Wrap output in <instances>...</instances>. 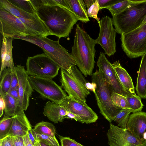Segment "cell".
<instances>
[{"instance_id":"obj_8","label":"cell","mask_w":146,"mask_h":146,"mask_svg":"<svg viewBox=\"0 0 146 146\" xmlns=\"http://www.w3.org/2000/svg\"><path fill=\"white\" fill-rule=\"evenodd\" d=\"M122 49L131 58H138L146 53V22L128 33L121 35Z\"/></svg>"},{"instance_id":"obj_29","label":"cell","mask_w":146,"mask_h":146,"mask_svg":"<svg viewBox=\"0 0 146 146\" xmlns=\"http://www.w3.org/2000/svg\"><path fill=\"white\" fill-rule=\"evenodd\" d=\"M10 3L24 11L33 14H36L35 9L30 0H9Z\"/></svg>"},{"instance_id":"obj_47","label":"cell","mask_w":146,"mask_h":146,"mask_svg":"<svg viewBox=\"0 0 146 146\" xmlns=\"http://www.w3.org/2000/svg\"><path fill=\"white\" fill-rule=\"evenodd\" d=\"M96 0H84V1L87 9L89 8L95 2Z\"/></svg>"},{"instance_id":"obj_14","label":"cell","mask_w":146,"mask_h":146,"mask_svg":"<svg viewBox=\"0 0 146 146\" xmlns=\"http://www.w3.org/2000/svg\"><path fill=\"white\" fill-rule=\"evenodd\" d=\"M107 135L108 144L110 146H136L141 144L129 130L111 123L110 124Z\"/></svg>"},{"instance_id":"obj_24","label":"cell","mask_w":146,"mask_h":146,"mask_svg":"<svg viewBox=\"0 0 146 146\" xmlns=\"http://www.w3.org/2000/svg\"><path fill=\"white\" fill-rule=\"evenodd\" d=\"M72 11L78 21L86 23L90 21L86 7L82 0H66Z\"/></svg>"},{"instance_id":"obj_30","label":"cell","mask_w":146,"mask_h":146,"mask_svg":"<svg viewBox=\"0 0 146 146\" xmlns=\"http://www.w3.org/2000/svg\"><path fill=\"white\" fill-rule=\"evenodd\" d=\"M13 117H3L1 120L0 140L7 137L12 124Z\"/></svg>"},{"instance_id":"obj_19","label":"cell","mask_w":146,"mask_h":146,"mask_svg":"<svg viewBox=\"0 0 146 146\" xmlns=\"http://www.w3.org/2000/svg\"><path fill=\"white\" fill-rule=\"evenodd\" d=\"M43 114L55 123L62 122L67 113L66 110L60 104L49 101L43 108Z\"/></svg>"},{"instance_id":"obj_10","label":"cell","mask_w":146,"mask_h":146,"mask_svg":"<svg viewBox=\"0 0 146 146\" xmlns=\"http://www.w3.org/2000/svg\"><path fill=\"white\" fill-rule=\"evenodd\" d=\"M28 79L33 90L51 102L59 104L68 96L61 86L52 79L29 75Z\"/></svg>"},{"instance_id":"obj_20","label":"cell","mask_w":146,"mask_h":146,"mask_svg":"<svg viewBox=\"0 0 146 146\" xmlns=\"http://www.w3.org/2000/svg\"><path fill=\"white\" fill-rule=\"evenodd\" d=\"M111 64L123 87L133 95H137L131 78L126 70L121 65L119 61H116Z\"/></svg>"},{"instance_id":"obj_2","label":"cell","mask_w":146,"mask_h":146,"mask_svg":"<svg viewBox=\"0 0 146 146\" xmlns=\"http://www.w3.org/2000/svg\"><path fill=\"white\" fill-rule=\"evenodd\" d=\"M38 17L48 29L51 35L60 39L68 37L78 21L75 15L57 5H43L34 7Z\"/></svg>"},{"instance_id":"obj_49","label":"cell","mask_w":146,"mask_h":146,"mask_svg":"<svg viewBox=\"0 0 146 146\" xmlns=\"http://www.w3.org/2000/svg\"><path fill=\"white\" fill-rule=\"evenodd\" d=\"M34 146H41L39 141H37V142L34 145Z\"/></svg>"},{"instance_id":"obj_44","label":"cell","mask_w":146,"mask_h":146,"mask_svg":"<svg viewBox=\"0 0 146 146\" xmlns=\"http://www.w3.org/2000/svg\"><path fill=\"white\" fill-rule=\"evenodd\" d=\"M23 137L25 146H34L29 138L28 133Z\"/></svg>"},{"instance_id":"obj_4","label":"cell","mask_w":146,"mask_h":146,"mask_svg":"<svg viewBox=\"0 0 146 146\" xmlns=\"http://www.w3.org/2000/svg\"><path fill=\"white\" fill-rule=\"evenodd\" d=\"M11 37L24 40L40 47L61 69L67 70L71 66L76 65L71 53L60 44L59 39L55 41L46 36H22L15 35Z\"/></svg>"},{"instance_id":"obj_7","label":"cell","mask_w":146,"mask_h":146,"mask_svg":"<svg viewBox=\"0 0 146 146\" xmlns=\"http://www.w3.org/2000/svg\"><path fill=\"white\" fill-rule=\"evenodd\" d=\"M113 25L121 35L140 26L146 16V1L133 5L118 15H112Z\"/></svg>"},{"instance_id":"obj_42","label":"cell","mask_w":146,"mask_h":146,"mask_svg":"<svg viewBox=\"0 0 146 146\" xmlns=\"http://www.w3.org/2000/svg\"><path fill=\"white\" fill-rule=\"evenodd\" d=\"M65 118L74 119L76 121H79V118L78 116L70 111H67L66 115L64 118V119Z\"/></svg>"},{"instance_id":"obj_32","label":"cell","mask_w":146,"mask_h":146,"mask_svg":"<svg viewBox=\"0 0 146 146\" xmlns=\"http://www.w3.org/2000/svg\"><path fill=\"white\" fill-rule=\"evenodd\" d=\"M111 98L113 103L116 106L121 109L130 110L128 101L125 96L113 92L111 94Z\"/></svg>"},{"instance_id":"obj_43","label":"cell","mask_w":146,"mask_h":146,"mask_svg":"<svg viewBox=\"0 0 146 146\" xmlns=\"http://www.w3.org/2000/svg\"><path fill=\"white\" fill-rule=\"evenodd\" d=\"M85 86L87 89L94 92L95 91L96 84L95 83L93 82L90 83L87 82L86 83Z\"/></svg>"},{"instance_id":"obj_13","label":"cell","mask_w":146,"mask_h":146,"mask_svg":"<svg viewBox=\"0 0 146 146\" xmlns=\"http://www.w3.org/2000/svg\"><path fill=\"white\" fill-rule=\"evenodd\" d=\"M99 70L102 73L107 82L110 86L113 92L127 97L134 96L127 91L119 80L111 63L106 57L105 54L100 52L97 62Z\"/></svg>"},{"instance_id":"obj_39","label":"cell","mask_w":146,"mask_h":146,"mask_svg":"<svg viewBox=\"0 0 146 146\" xmlns=\"http://www.w3.org/2000/svg\"><path fill=\"white\" fill-rule=\"evenodd\" d=\"M10 88H17L19 89L18 80L15 71V72H12Z\"/></svg>"},{"instance_id":"obj_15","label":"cell","mask_w":146,"mask_h":146,"mask_svg":"<svg viewBox=\"0 0 146 146\" xmlns=\"http://www.w3.org/2000/svg\"><path fill=\"white\" fill-rule=\"evenodd\" d=\"M15 69L19 82V104L21 110L24 111L29 106L30 98L33 90L29 83V75L24 66L17 65L15 67Z\"/></svg>"},{"instance_id":"obj_31","label":"cell","mask_w":146,"mask_h":146,"mask_svg":"<svg viewBox=\"0 0 146 146\" xmlns=\"http://www.w3.org/2000/svg\"><path fill=\"white\" fill-rule=\"evenodd\" d=\"M128 101L131 112L141 111L143 106L141 98L138 96H132L126 97Z\"/></svg>"},{"instance_id":"obj_12","label":"cell","mask_w":146,"mask_h":146,"mask_svg":"<svg viewBox=\"0 0 146 146\" xmlns=\"http://www.w3.org/2000/svg\"><path fill=\"white\" fill-rule=\"evenodd\" d=\"M59 104L67 111L77 116L79 118V121L82 123H93L98 119L97 115L87 105L86 102H79L68 96Z\"/></svg>"},{"instance_id":"obj_35","label":"cell","mask_w":146,"mask_h":146,"mask_svg":"<svg viewBox=\"0 0 146 146\" xmlns=\"http://www.w3.org/2000/svg\"><path fill=\"white\" fill-rule=\"evenodd\" d=\"M59 136L61 146H84L69 137Z\"/></svg>"},{"instance_id":"obj_46","label":"cell","mask_w":146,"mask_h":146,"mask_svg":"<svg viewBox=\"0 0 146 146\" xmlns=\"http://www.w3.org/2000/svg\"><path fill=\"white\" fill-rule=\"evenodd\" d=\"M32 128H31L28 131V134L29 138L33 144L34 145L37 142V141L35 139L32 131Z\"/></svg>"},{"instance_id":"obj_50","label":"cell","mask_w":146,"mask_h":146,"mask_svg":"<svg viewBox=\"0 0 146 146\" xmlns=\"http://www.w3.org/2000/svg\"><path fill=\"white\" fill-rule=\"evenodd\" d=\"M136 146H146V143L142 144H140L137 145Z\"/></svg>"},{"instance_id":"obj_5","label":"cell","mask_w":146,"mask_h":146,"mask_svg":"<svg viewBox=\"0 0 146 146\" xmlns=\"http://www.w3.org/2000/svg\"><path fill=\"white\" fill-rule=\"evenodd\" d=\"M92 82L95 83L96 87L94 92L100 113L109 122L113 121L115 117L122 109L115 106L111 98L113 92L107 82L102 72L96 70L92 75Z\"/></svg>"},{"instance_id":"obj_28","label":"cell","mask_w":146,"mask_h":146,"mask_svg":"<svg viewBox=\"0 0 146 146\" xmlns=\"http://www.w3.org/2000/svg\"><path fill=\"white\" fill-rule=\"evenodd\" d=\"M131 113V112L129 109H122L115 117L113 121L117 123L118 127L123 129H126Z\"/></svg>"},{"instance_id":"obj_6","label":"cell","mask_w":146,"mask_h":146,"mask_svg":"<svg viewBox=\"0 0 146 146\" xmlns=\"http://www.w3.org/2000/svg\"><path fill=\"white\" fill-rule=\"evenodd\" d=\"M76 66L68 70L61 69L60 80L61 87L69 97L82 102H86V98L90 94L85 84L88 82Z\"/></svg>"},{"instance_id":"obj_16","label":"cell","mask_w":146,"mask_h":146,"mask_svg":"<svg viewBox=\"0 0 146 146\" xmlns=\"http://www.w3.org/2000/svg\"><path fill=\"white\" fill-rule=\"evenodd\" d=\"M126 129L141 144L146 143V113L140 111L130 115Z\"/></svg>"},{"instance_id":"obj_1","label":"cell","mask_w":146,"mask_h":146,"mask_svg":"<svg viewBox=\"0 0 146 146\" xmlns=\"http://www.w3.org/2000/svg\"><path fill=\"white\" fill-rule=\"evenodd\" d=\"M0 33L3 37L51 35L39 18L30 20L15 17L0 8Z\"/></svg>"},{"instance_id":"obj_3","label":"cell","mask_w":146,"mask_h":146,"mask_svg":"<svg viewBox=\"0 0 146 146\" xmlns=\"http://www.w3.org/2000/svg\"><path fill=\"white\" fill-rule=\"evenodd\" d=\"M96 39L92 38L76 24L71 54L76 65L85 76L92 75L95 63Z\"/></svg>"},{"instance_id":"obj_25","label":"cell","mask_w":146,"mask_h":146,"mask_svg":"<svg viewBox=\"0 0 146 146\" xmlns=\"http://www.w3.org/2000/svg\"><path fill=\"white\" fill-rule=\"evenodd\" d=\"M146 1V0H121L113 5L106 9L108 10L112 15L119 14L128 8Z\"/></svg>"},{"instance_id":"obj_40","label":"cell","mask_w":146,"mask_h":146,"mask_svg":"<svg viewBox=\"0 0 146 146\" xmlns=\"http://www.w3.org/2000/svg\"><path fill=\"white\" fill-rule=\"evenodd\" d=\"M10 137L15 146H25L23 137Z\"/></svg>"},{"instance_id":"obj_37","label":"cell","mask_w":146,"mask_h":146,"mask_svg":"<svg viewBox=\"0 0 146 146\" xmlns=\"http://www.w3.org/2000/svg\"><path fill=\"white\" fill-rule=\"evenodd\" d=\"M54 1L56 3V5L61 6L72 13L71 9L66 0H54Z\"/></svg>"},{"instance_id":"obj_9","label":"cell","mask_w":146,"mask_h":146,"mask_svg":"<svg viewBox=\"0 0 146 146\" xmlns=\"http://www.w3.org/2000/svg\"><path fill=\"white\" fill-rule=\"evenodd\" d=\"M26 66L28 75L52 79L58 75L60 68L45 53L28 57Z\"/></svg>"},{"instance_id":"obj_21","label":"cell","mask_w":146,"mask_h":146,"mask_svg":"<svg viewBox=\"0 0 146 146\" xmlns=\"http://www.w3.org/2000/svg\"><path fill=\"white\" fill-rule=\"evenodd\" d=\"M141 57L135 88L138 96L146 99V53Z\"/></svg>"},{"instance_id":"obj_48","label":"cell","mask_w":146,"mask_h":146,"mask_svg":"<svg viewBox=\"0 0 146 146\" xmlns=\"http://www.w3.org/2000/svg\"><path fill=\"white\" fill-rule=\"evenodd\" d=\"M39 141L41 146H50L45 141L42 140H37Z\"/></svg>"},{"instance_id":"obj_26","label":"cell","mask_w":146,"mask_h":146,"mask_svg":"<svg viewBox=\"0 0 146 146\" xmlns=\"http://www.w3.org/2000/svg\"><path fill=\"white\" fill-rule=\"evenodd\" d=\"M12 72L10 68H5L0 76V94L7 93L11 88Z\"/></svg>"},{"instance_id":"obj_34","label":"cell","mask_w":146,"mask_h":146,"mask_svg":"<svg viewBox=\"0 0 146 146\" xmlns=\"http://www.w3.org/2000/svg\"><path fill=\"white\" fill-rule=\"evenodd\" d=\"M100 10V9L98 3V0H96L94 3L87 10L88 17L96 19L99 26L100 25V21L98 18V14Z\"/></svg>"},{"instance_id":"obj_23","label":"cell","mask_w":146,"mask_h":146,"mask_svg":"<svg viewBox=\"0 0 146 146\" xmlns=\"http://www.w3.org/2000/svg\"><path fill=\"white\" fill-rule=\"evenodd\" d=\"M0 8L18 17L30 20L39 18L36 14L27 12L10 3L8 0H0Z\"/></svg>"},{"instance_id":"obj_38","label":"cell","mask_w":146,"mask_h":146,"mask_svg":"<svg viewBox=\"0 0 146 146\" xmlns=\"http://www.w3.org/2000/svg\"><path fill=\"white\" fill-rule=\"evenodd\" d=\"M0 146H15L10 137H7L0 140Z\"/></svg>"},{"instance_id":"obj_11","label":"cell","mask_w":146,"mask_h":146,"mask_svg":"<svg viewBox=\"0 0 146 146\" xmlns=\"http://www.w3.org/2000/svg\"><path fill=\"white\" fill-rule=\"evenodd\" d=\"M100 32L96 39V44L103 49L104 54L109 56L116 52L115 37L117 31L113 27L112 18L108 16L103 17L100 21Z\"/></svg>"},{"instance_id":"obj_36","label":"cell","mask_w":146,"mask_h":146,"mask_svg":"<svg viewBox=\"0 0 146 146\" xmlns=\"http://www.w3.org/2000/svg\"><path fill=\"white\" fill-rule=\"evenodd\" d=\"M122 0H98L100 9L106 8L121 1Z\"/></svg>"},{"instance_id":"obj_41","label":"cell","mask_w":146,"mask_h":146,"mask_svg":"<svg viewBox=\"0 0 146 146\" xmlns=\"http://www.w3.org/2000/svg\"><path fill=\"white\" fill-rule=\"evenodd\" d=\"M7 93L15 99L19 103V89L10 88Z\"/></svg>"},{"instance_id":"obj_45","label":"cell","mask_w":146,"mask_h":146,"mask_svg":"<svg viewBox=\"0 0 146 146\" xmlns=\"http://www.w3.org/2000/svg\"><path fill=\"white\" fill-rule=\"evenodd\" d=\"M5 107L4 101L2 97L0 96V117H1L3 114Z\"/></svg>"},{"instance_id":"obj_22","label":"cell","mask_w":146,"mask_h":146,"mask_svg":"<svg viewBox=\"0 0 146 146\" xmlns=\"http://www.w3.org/2000/svg\"><path fill=\"white\" fill-rule=\"evenodd\" d=\"M5 103V114L4 117H13L24 113L20 108L19 103L8 94H0Z\"/></svg>"},{"instance_id":"obj_17","label":"cell","mask_w":146,"mask_h":146,"mask_svg":"<svg viewBox=\"0 0 146 146\" xmlns=\"http://www.w3.org/2000/svg\"><path fill=\"white\" fill-rule=\"evenodd\" d=\"M12 37H3L1 48V65L0 76L6 67L11 69L12 72L15 71L12 56Z\"/></svg>"},{"instance_id":"obj_51","label":"cell","mask_w":146,"mask_h":146,"mask_svg":"<svg viewBox=\"0 0 146 146\" xmlns=\"http://www.w3.org/2000/svg\"><path fill=\"white\" fill-rule=\"evenodd\" d=\"M146 22V16L145 19H144L142 24L145 23Z\"/></svg>"},{"instance_id":"obj_33","label":"cell","mask_w":146,"mask_h":146,"mask_svg":"<svg viewBox=\"0 0 146 146\" xmlns=\"http://www.w3.org/2000/svg\"><path fill=\"white\" fill-rule=\"evenodd\" d=\"M33 135L36 140H42L50 146H60L55 137L38 133L32 129Z\"/></svg>"},{"instance_id":"obj_27","label":"cell","mask_w":146,"mask_h":146,"mask_svg":"<svg viewBox=\"0 0 146 146\" xmlns=\"http://www.w3.org/2000/svg\"><path fill=\"white\" fill-rule=\"evenodd\" d=\"M33 129L38 133L55 137L56 129L54 125L51 123L41 121L36 124Z\"/></svg>"},{"instance_id":"obj_18","label":"cell","mask_w":146,"mask_h":146,"mask_svg":"<svg viewBox=\"0 0 146 146\" xmlns=\"http://www.w3.org/2000/svg\"><path fill=\"white\" fill-rule=\"evenodd\" d=\"M31 128L25 113L16 115L13 117L12 124L7 137H23Z\"/></svg>"}]
</instances>
